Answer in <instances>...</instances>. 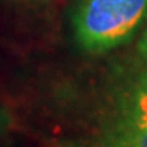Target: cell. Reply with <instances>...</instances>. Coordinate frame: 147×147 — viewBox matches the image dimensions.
Here are the masks:
<instances>
[{"instance_id": "1", "label": "cell", "mask_w": 147, "mask_h": 147, "mask_svg": "<svg viewBox=\"0 0 147 147\" xmlns=\"http://www.w3.org/2000/svg\"><path fill=\"white\" fill-rule=\"evenodd\" d=\"M147 21V0H78L72 14L77 45L104 54L129 42Z\"/></svg>"}, {"instance_id": "2", "label": "cell", "mask_w": 147, "mask_h": 147, "mask_svg": "<svg viewBox=\"0 0 147 147\" xmlns=\"http://www.w3.org/2000/svg\"><path fill=\"white\" fill-rule=\"evenodd\" d=\"M116 114L147 126V63L129 68L117 80L113 93Z\"/></svg>"}, {"instance_id": "3", "label": "cell", "mask_w": 147, "mask_h": 147, "mask_svg": "<svg viewBox=\"0 0 147 147\" xmlns=\"http://www.w3.org/2000/svg\"><path fill=\"white\" fill-rule=\"evenodd\" d=\"M92 147H147V126L116 114Z\"/></svg>"}, {"instance_id": "4", "label": "cell", "mask_w": 147, "mask_h": 147, "mask_svg": "<svg viewBox=\"0 0 147 147\" xmlns=\"http://www.w3.org/2000/svg\"><path fill=\"white\" fill-rule=\"evenodd\" d=\"M138 54L141 57L143 62L147 63V24L143 30V35L140 38V42H138Z\"/></svg>"}, {"instance_id": "5", "label": "cell", "mask_w": 147, "mask_h": 147, "mask_svg": "<svg viewBox=\"0 0 147 147\" xmlns=\"http://www.w3.org/2000/svg\"><path fill=\"white\" fill-rule=\"evenodd\" d=\"M9 125H11V116H9V113L6 111L3 107H0V137H2L6 131H8Z\"/></svg>"}]
</instances>
